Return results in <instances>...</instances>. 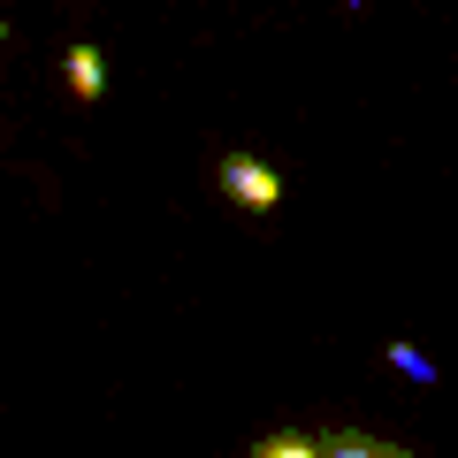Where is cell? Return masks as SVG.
<instances>
[{
  "label": "cell",
  "instance_id": "cell-1",
  "mask_svg": "<svg viewBox=\"0 0 458 458\" xmlns=\"http://www.w3.org/2000/svg\"><path fill=\"white\" fill-rule=\"evenodd\" d=\"M214 183H222L229 207H245V214H276V207H283V176H276L267 161H252V153H222Z\"/></svg>",
  "mask_w": 458,
  "mask_h": 458
},
{
  "label": "cell",
  "instance_id": "cell-2",
  "mask_svg": "<svg viewBox=\"0 0 458 458\" xmlns=\"http://www.w3.org/2000/svg\"><path fill=\"white\" fill-rule=\"evenodd\" d=\"M62 84H69L77 99H99V92H107V54H99L92 38L69 47V54H62Z\"/></svg>",
  "mask_w": 458,
  "mask_h": 458
},
{
  "label": "cell",
  "instance_id": "cell-3",
  "mask_svg": "<svg viewBox=\"0 0 458 458\" xmlns=\"http://www.w3.org/2000/svg\"><path fill=\"white\" fill-rule=\"evenodd\" d=\"M328 458H412V451H397V443H375V436H336V443H328Z\"/></svg>",
  "mask_w": 458,
  "mask_h": 458
},
{
  "label": "cell",
  "instance_id": "cell-4",
  "mask_svg": "<svg viewBox=\"0 0 458 458\" xmlns=\"http://www.w3.org/2000/svg\"><path fill=\"white\" fill-rule=\"evenodd\" d=\"M252 458H328V443H313V436H267Z\"/></svg>",
  "mask_w": 458,
  "mask_h": 458
},
{
  "label": "cell",
  "instance_id": "cell-5",
  "mask_svg": "<svg viewBox=\"0 0 458 458\" xmlns=\"http://www.w3.org/2000/svg\"><path fill=\"white\" fill-rule=\"evenodd\" d=\"M390 367H397V375H412V382H436V360L412 352V344H390Z\"/></svg>",
  "mask_w": 458,
  "mask_h": 458
},
{
  "label": "cell",
  "instance_id": "cell-6",
  "mask_svg": "<svg viewBox=\"0 0 458 458\" xmlns=\"http://www.w3.org/2000/svg\"><path fill=\"white\" fill-rule=\"evenodd\" d=\"M344 8H360V0H344Z\"/></svg>",
  "mask_w": 458,
  "mask_h": 458
}]
</instances>
